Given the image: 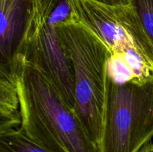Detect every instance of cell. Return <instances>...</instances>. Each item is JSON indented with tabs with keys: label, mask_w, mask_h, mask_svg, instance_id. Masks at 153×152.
<instances>
[{
	"label": "cell",
	"mask_w": 153,
	"mask_h": 152,
	"mask_svg": "<svg viewBox=\"0 0 153 152\" xmlns=\"http://www.w3.org/2000/svg\"><path fill=\"white\" fill-rule=\"evenodd\" d=\"M0 152H52L27 137L20 129L0 131Z\"/></svg>",
	"instance_id": "ba28073f"
},
{
	"label": "cell",
	"mask_w": 153,
	"mask_h": 152,
	"mask_svg": "<svg viewBox=\"0 0 153 152\" xmlns=\"http://www.w3.org/2000/svg\"><path fill=\"white\" fill-rule=\"evenodd\" d=\"M102 4L111 6H129L132 0H94Z\"/></svg>",
	"instance_id": "30bf717a"
},
{
	"label": "cell",
	"mask_w": 153,
	"mask_h": 152,
	"mask_svg": "<svg viewBox=\"0 0 153 152\" xmlns=\"http://www.w3.org/2000/svg\"><path fill=\"white\" fill-rule=\"evenodd\" d=\"M15 66L16 62L10 66L0 65V131L21 125Z\"/></svg>",
	"instance_id": "52a82bcc"
},
{
	"label": "cell",
	"mask_w": 153,
	"mask_h": 152,
	"mask_svg": "<svg viewBox=\"0 0 153 152\" xmlns=\"http://www.w3.org/2000/svg\"><path fill=\"white\" fill-rule=\"evenodd\" d=\"M57 30L73 65L74 110L98 147L102 131L107 64L111 52L79 22L58 25Z\"/></svg>",
	"instance_id": "7a4b0ae2"
},
{
	"label": "cell",
	"mask_w": 153,
	"mask_h": 152,
	"mask_svg": "<svg viewBox=\"0 0 153 152\" xmlns=\"http://www.w3.org/2000/svg\"><path fill=\"white\" fill-rule=\"evenodd\" d=\"M15 72L19 129L27 137L52 152H100L74 109L40 69L17 57Z\"/></svg>",
	"instance_id": "6da1fadb"
},
{
	"label": "cell",
	"mask_w": 153,
	"mask_h": 152,
	"mask_svg": "<svg viewBox=\"0 0 153 152\" xmlns=\"http://www.w3.org/2000/svg\"><path fill=\"white\" fill-rule=\"evenodd\" d=\"M70 1L76 22L92 31L112 55L138 57L153 69V47L132 6H111L94 0Z\"/></svg>",
	"instance_id": "5b68a950"
},
{
	"label": "cell",
	"mask_w": 153,
	"mask_h": 152,
	"mask_svg": "<svg viewBox=\"0 0 153 152\" xmlns=\"http://www.w3.org/2000/svg\"><path fill=\"white\" fill-rule=\"evenodd\" d=\"M28 0H0V65L16 61L27 20Z\"/></svg>",
	"instance_id": "8992f818"
},
{
	"label": "cell",
	"mask_w": 153,
	"mask_h": 152,
	"mask_svg": "<svg viewBox=\"0 0 153 152\" xmlns=\"http://www.w3.org/2000/svg\"><path fill=\"white\" fill-rule=\"evenodd\" d=\"M139 152H153V144H147Z\"/></svg>",
	"instance_id": "8fae6325"
},
{
	"label": "cell",
	"mask_w": 153,
	"mask_h": 152,
	"mask_svg": "<svg viewBox=\"0 0 153 152\" xmlns=\"http://www.w3.org/2000/svg\"><path fill=\"white\" fill-rule=\"evenodd\" d=\"M131 5L153 47V0H132Z\"/></svg>",
	"instance_id": "9c48e42d"
},
{
	"label": "cell",
	"mask_w": 153,
	"mask_h": 152,
	"mask_svg": "<svg viewBox=\"0 0 153 152\" xmlns=\"http://www.w3.org/2000/svg\"><path fill=\"white\" fill-rule=\"evenodd\" d=\"M153 137V74L116 82L106 75L100 152H139Z\"/></svg>",
	"instance_id": "3957f363"
},
{
	"label": "cell",
	"mask_w": 153,
	"mask_h": 152,
	"mask_svg": "<svg viewBox=\"0 0 153 152\" xmlns=\"http://www.w3.org/2000/svg\"><path fill=\"white\" fill-rule=\"evenodd\" d=\"M17 57L40 69L74 109L73 65L57 26L48 18L43 0H28L26 25Z\"/></svg>",
	"instance_id": "277c9868"
}]
</instances>
